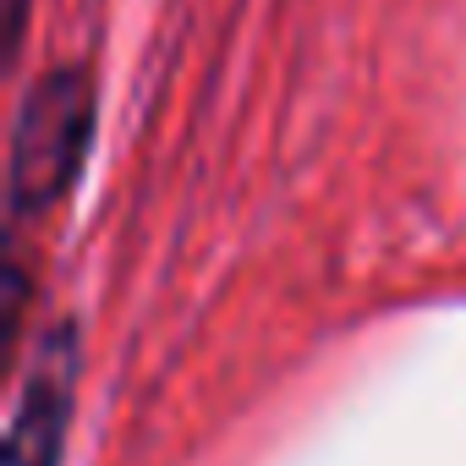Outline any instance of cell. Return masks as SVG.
Wrapping results in <instances>:
<instances>
[{"label":"cell","mask_w":466,"mask_h":466,"mask_svg":"<svg viewBox=\"0 0 466 466\" xmlns=\"http://www.w3.org/2000/svg\"><path fill=\"white\" fill-rule=\"evenodd\" d=\"M94 143V83L83 66H56L50 77H39L17 110V132H12V214H45L56 208Z\"/></svg>","instance_id":"obj_1"},{"label":"cell","mask_w":466,"mask_h":466,"mask_svg":"<svg viewBox=\"0 0 466 466\" xmlns=\"http://www.w3.org/2000/svg\"><path fill=\"white\" fill-rule=\"evenodd\" d=\"M12 34H23V0H12Z\"/></svg>","instance_id":"obj_3"},{"label":"cell","mask_w":466,"mask_h":466,"mask_svg":"<svg viewBox=\"0 0 466 466\" xmlns=\"http://www.w3.org/2000/svg\"><path fill=\"white\" fill-rule=\"evenodd\" d=\"M72 406H77V335L72 324H56L39 335L28 357L12 439H6V466H61Z\"/></svg>","instance_id":"obj_2"}]
</instances>
